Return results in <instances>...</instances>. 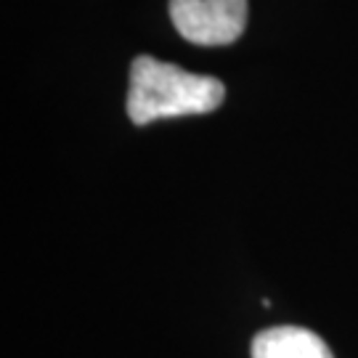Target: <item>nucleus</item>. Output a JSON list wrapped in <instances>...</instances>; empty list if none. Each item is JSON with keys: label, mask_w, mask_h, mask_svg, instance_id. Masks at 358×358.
Masks as SVG:
<instances>
[{"label": "nucleus", "mask_w": 358, "mask_h": 358, "mask_svg": "<svg viewBox=\"0 0 358 358\" xmlns=\"http://www.w3.org/2000/svg\"><path fill=\"white\" fill-rule=\"evenodd\" d=\"M252 358H334L316 332L303 327H271L252 340Z\"/></svg>", "instance_id": "obj_3"}, {"label": "nucleus", "mask_w": 358, "mask_h": 358, "mask_svg": "<svg viewBox=\"0 0 358 358\" xmlns=\"http://www.w3.org/2000/svg\"><path fill=\"white\" fill-rule=\"evenodd\" d=\"M226 99V85L210 75H196L152 56H136L130 64L128 117L133 125L154 120L215 112Z\"/></svg>", "instance_id": "obj_1"}, {"label": "nucleus", "mask_w": 358, "mask_h": 358, "mask_svg": "<svg viewBox=\"0 0 358 358\" xmlns=\"http://www.w3.org/2000/svg\"><path fill=\"white\" fill-rule=\"evenodd\" d=\"M170 19L194 45H229L247 27V0H170Z\"/></svg>", "instance_id": "obj_2"}]
</instances>
